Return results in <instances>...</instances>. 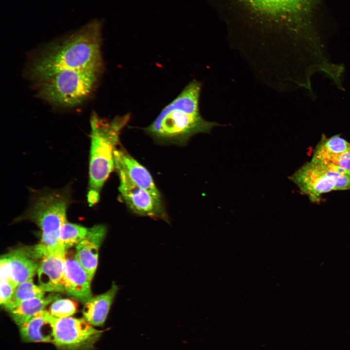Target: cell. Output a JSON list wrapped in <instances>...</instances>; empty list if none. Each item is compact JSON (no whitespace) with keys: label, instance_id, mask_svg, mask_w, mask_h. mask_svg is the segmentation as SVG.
<instances>
[{"label":"cell","instance_id":"obj_1","mask_svg":"<svg viewBox=\"0 0 350 350\" xmlns=\"http://www.w3.org/2000/svg\"><path fill=\"white\" fill-rule=\"evenodd\" d=\"M103 26L102 20L92 19L44 47L29 63L30 78L36 81L63 70L103 69Z\"/></svg>","mask_w":350,"mask_h":350},{"label":"cell","instance_id":"obj_2","mask_svg":"<svg viewBox=\"0 0 350 350\" xmlns=\"http://www.w3.org/2000/svg\"><path fill=\"white\" fill-rule=\"evenodd\" d=\"M233 1L253 23L287 34L296 51H309L321 46L310 22L316 0Z\"/></svg>","mask_w":350,"mask_h":350},{"label":"cell","instance_id":"obj_3","mask_svg":"<svg viewBox=\"0 0 350 350\" xmlns=\"http://www.w3.org/2000/svg\"><path fill=\"white\" fill-rule=\"evenodd\" d=\"M201 82L193 79L172 101L160 111L144 131L162 143L183 145L191 137L199 133H209L220 124L210 122L201 116L199 99Z\"/></svg>","mask_w":350,"mask_h":350},{"label":"cell","instance_id":"obj_4","mask_svg":"<svg viewBox=\"0 0 350 350\" xmlns=\"http://www.w3.org/2000/svg\"><path fill=\"white\" fill-rule=\"evenodd\" d=\"M130 119V114L112 120L94 113L90 118L89 182L87 201L89 206L98 202L105 183L115 169V151L120 144V136Z\"/></svg>","mask_w":350,"mask_h":350},{"label":"cell","instance_id":"obj_5","mask_svg":"<svg viewBox=\"0 0 350 350\" xmlns=\"http://www.w3.org/2000/svg\"><path fill=\"white\" fill-rule=\"evenodd\" d=\"M32 192L28 208L18 219L30 220L38 226L41 231L40 244L48 249L64 250L60 244L59 235L71 202L70 187Z\"/></svg>","mask_w":350,"mask_h":350},{"label":"cell","instance_id":"obj_6","mask_svg":"<svg viewBox=\"0 0 350 350\" xmlns=\"http://www.w3.org/2000/svg\"><path fill=\"white\" fill-rule=\"evenodd\" d=\"M103 69L67 70L35 82L39 97L63 107H75L87 100L95 89Z\"/></svg>","mask_w":350,"mask_h":350},{"label":"cell","instance_id":"obj_7","mask_svg":"<svg viewBox=\"0 0 350 350\" xmlns=\"http://www.w3.org/2000/svg\"><path fill=\"white\" fill-rule=\"evenodd\" d=\"M102 333L84 318H56L53 343L60 350H89Z\"/></svg>","mask_w":350,"mask_h":350},{"label":"cell","instance_id":"obj_8","mask_svg":"<svg viewBox=\"0 0 350 350\" xmlns=\"http://www.w3.org/2000/svg\"><path fill=\"white\" fill-rule=\"evenodd\" d=\"M115 170L119 178V191L121 196L132 212L141 216L168 221L162 199L157 198L135 184L122 170Z\"/></svg>","mask_w":350,"mask_h":350},{"label":"cell","instance_id":"obj_9","mask_svg":"<svg viewBox=\"0 0 350 350\" xmlns=\"http://www.w3.org/2000/svg\"><path fill=\"white\" fill-rule=\"evenodd\" d=\"M289 178L312 202H319L322 194L335 191L331 170L322 163L311 160Z\"/></svg>","mask_w":350,"mask_h":350},{"label":"cell","instance_id":"obj_10","mask_svg":"<svg viewBox=\"0 0 350 350\" xmlns=\"http://www.w3.org/2000/svg\"><path fill=\"white\" fill-rule=\"evenodd\" d=\"M44 247L36 273L38 285L46 292H65L64 268L66 250H51Z\"/></svg>","mask_w":350,"mask_h":350},{"label":"cell","instance_id":"obj_11","mask_svg":"<svg viewBox=\"0 0 350 350\" xmlns=\"http://www.w3.org/2000/svg\"><path fill=\"white\" fill-rule=\"evenodd\" d=\"M44 247L40 243L11 250L3 255L7 259L17 285L32 279L37 273Z\"/></svg>","mask_w":350,"mask_h":350},{"label":"cell","instance_id":"obj_12","mask_svg":"<svg viewBox=\"0 0 350 350\" xmlns=\"http://www.w3.org/2000/svg\"><path fill=\"white\" fill-rule=\"evenodd\" d=\"M106 232L105 225H94L88 228L85 238L75 246V257L86 270L91 281L97 269L99 249Z\"/></svg>","mask_w":350,"mask_h":350},{"label":"cell","instance_id":"obj_13","mask_svg":"<svg viewBox=\"0 0 350 350\" xmlns=\"http://www.w3.org/2000/svg\"><path fill=\"white\" fill-rule=\"evenodd\" d=\"M115 169L122 170L135 184L157 198L162 199L160 192L148 170L120 144L115 151Z\"/></svg>","mask_w":350,"mask_h":350},{"label":"cell","instance_id":"obj_14","mask_svg":"<svg viewBox=\"0 0 350 350\" xmlns=\"http://www.w3.org/2000/svg\"><path fill=\"white\" fill-rule=\"evenodd\" d=\"M69 254L66 250L64 268L65 292L84 304L92 297L91 281L76 259L75 253L70 255Z\"/></svg>","mask_w":350,"mask_h":350},{"label":"cell","instance_id":"obj_15","mask_svg":"<svg viewBox=\"0 0 350 350\" xmlns=\"http://www.w3.org/2000/svg\"><path fill=\"white\" fill-rule=\"evenodd\" d=\"M56 318L43 310L19 325L23 340L27 342L53 343Z\"/></svg>","mask_w":350,"mask_h":350},{"label":"cell","instance_id":"obj_16","mask_svg":"<svg viewBox=\"0 0 350 350\" xmlns=\"http://www.w3.org/2000/svg\"><path fill=\"white\" fill-rule=\"evenodd\" d=\"M118 291L114 282L105 293L92 297L85 303L83 309L84 318L94 326H102L107 316L110 307Z\"/></svg>","mask_w":350,"mask_h":350},{"label":"cell","instance_id":"obj_17","mask_svg":"<svg viewBox=\"0 0 350 350\" xmlns=\"http://www.w3.org/2000/svg\"><path fill=\"white\" fill-rule=\"evenodd\" d=\"M58 293L52 292L48 296L23 301L8 310L11 318L18 326L24 323L37 313L45 310L50 303L59 298Z\"/></svg>","mask_w":350,"mask_h":350},{"label":"cell","instance_id":"obj_18","mask_svg":"<svg viewBox=\"0 0 350 350\" xmlns=\"http://www.w3.org/2000/svg\"><path fill=\"white\" fill-rule=\"evenodd\" d=\"M45 293L39 285L34 283L33 278L29 279L17 285L11 300L3 307L7 311L23 301L44 297Z\"/></svg>","mask_w":350,"mask_h":350},{"label":"cell","instance_id":"obj_19","mask_svg":"<svg viewBox=\"0 0 350 350\" xmlns=\"http://www.w3.org/2000/svg\"><path fill=\"white\" fill-rule=\"evenodd\" d=\"M311 161L331 165L338 172L350 174V150L339 154L315 150Z\"/></svg>","mask_w":350,"mask_h":350},{"label":"cell","instance_id":"obj_20","mask_svg":"<svg viewBox=\"0 0 350 350\" xmlns=\"http://www.w3.org/2000/svg\"><path fill=\"white\" fill-rule=\"evenodd\" d=\"M88 228L83 226L69 223L63 225L60 233L59 242L65 250L76 246L85 238Z\"/></svg>","mask_w":350,"mask_h":350},{"label":"cell","instance_id":"obj_21","mask_svg":"<svg viewBox=\"0 0 350 350\" xmlns=\"http://www.w3.org/2000/svg\"><path fill=\"white\" fill-rule=\"evenodd\" d=\"M350 150V143L339 135L327 138L324 134L315 150L328 154H339Z\"/></svg>","mask_w":350,"mask_h":350},{"label":"cell","instance_id":"obj_22","mask_svg":"<svg viewBox=\"0 0 350 350\" xmlns=\"http://www.w3.org/2000/svg\"><path fill=\"white\" fill-rule=\"evenodd\" d=\"M77 307V302L75 300L59 298L52 303L49 311L55 318H63L74 314Z\"/></svg>","mask_w":350,"mask_h":350},{"label":"cell","instance_id":"obj_23","mask_svg":"<svg viewBox=\"0 0 350 350\" xmlns=\"http://www.w3.org/2000/svg\"><path fill=\"white\" fill-rule=\"evenodd\" d=\"M16 288L9 281L0 280V303L3 307L11 300Z\"/></svg>","mask_w":350,"mask_h":350}]
</instances>
